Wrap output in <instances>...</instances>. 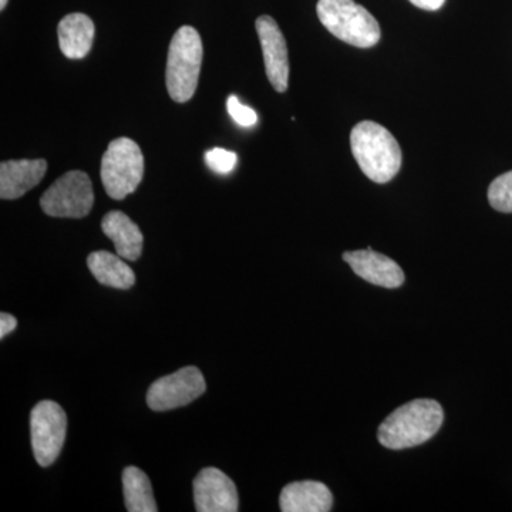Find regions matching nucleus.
Listing matches in <instances>:
<instances>
[{
  "label": "nucleus",
  "mask_w": 512,
  "mask_h": 512,
  "mask_svg": "<svg viewBox=\"0 0 512 512\" xmlns=\"http://www.w3.org/2000/svg\"><path fill=\"white\" fill-rule=\"evenodd\" d=\"M350 147L360 170L373 183H389L402 167V150L396 138L373 121H362L353 128Z\"/></svg>",
  "instance_id": "obj_1"
},
{
  "label": "nucleus",
  "mask_w": 512,
  "mask_h": 512,
  "mask_svg": "<svg viewBox=\"0 0 512 512\" xmlns=\"http://www.w3.org/2000/svg\"><path fill=\"white\" fill-rule=\"evenodd\" d=\"M443 407L434 400L419 399L394 410L379 427V441L390 450L420 446L443 424Z\"/></svg>",
  "instance_id": "obj_2"
},
{
  "label": "nucleus",
  "mask_w": 512,
  "mask_h": 512,
  "mask_svg": "<svg viewBox=\"0 0 512 512\" xmlns=\"http://www.w3.org/2000/svg\"><path fill=\"white\" fill-rule=\"evenodd\" d=\"M202 40L192 26H183L175 32L170 43L165 69L168 94L177 103H187L197 90L200 79Z\"/></svg>",
  "instance_id": "obj_3"
},
{
  "label": "nucleus",
  "mask_w": 512,
  "mask_h": 512,
  "mask_svg": "<svg viewBox=\"0 0 512 512\" xmlns=\"http://www.w3.org/2000/svg\"><path fill=\"white\" fill-rule=\"evenodd\" d=\"M316 12L320 23L350 46L367 49L382 36L375 16L353 0H319Z\"/></svg>",
  "instance_id": "obj_4"
},
{
  "label": "nucleus",
  "mask_w": 512,
  "mask_h": 512,
  "mask_svg": "<svg viewBox=\"0 0 512 512\" xmlns=\"http://www.w3.org/2000/svg\"><path fill=\"white\" fill-rule=\"evenodd\" d=\"M101 183L113 200L133 194L144 177L143 151L136 141L120 137L111 141L101 160Z\"/></svg>",
  "instance_id": "obj_5"
},
{
  "label": "nucleus",
  "mask_w": 512,
  "mask_h": 512,
  "mask_svg": "<svg viewBox=\"0 0 512 512\" xmlns=\"http://www.w3.org/2000/svg\"><path fill=\"white\" fill-rule=\"evenodd\" d=\"M94 204L92 180L83 171H69L40 198V208L49 217L84 218Z\"/></svg>",
  "instance_id": "obj_6"
},
{
  "label": "nucleus",
  "mask_w": 512,
  "mask_h": 512,
  "mask_svg": "<svg viewBox=\"0 0 512 512\" xmlns=\"http://www.w3.org/2000/svg\"><path fill=\"white\" fill-rule=\"evenodd\" d=\"M67 416L60 404L43 400L30 413L33 454L40 467H49L59 458L66 440Z\"/></svg>",
  "instance_id": "obj_7"
},
{
  "label": "nucleus",
  "mask_w": 512,
  "mask_h": 512,
  "mask_svg": "<svg viewBox=\"0 0 512 512\" xmlns=\"http://www.w3.org/2000/svg\"><path fill=\"white\" fill-rule=\"evenodd\" d=\"M205 389L207 384L201 370L195 366L183 367L151 384L147 404L154 412H168L194 402L205 393Z\"/></svg>",
  "instance_id": "obj_8"
},
{
  "label": "nucleus",
  "mask_w": 512,
  "mask_h": 512,
  "mask_svg": "<svg viewBox=\"0 0 512 512\" xmlns=\"http://www.w3.org/2000/svg\"><path fill=\"white\" fill-rule=\"evenodd\" d=\"M256 33L261 42L266 77L278 93H285L289 84L288 46L284 33L271 16L256 19Z\"/></svg>",
  "instance_id": "obj_9"
},
{
  "label": "nucleus",
  "mask_w": 512,
  "mask_h": 512,
  "mask_svg": "<svg viewBox=\"0 0 512 512\" xmlns=\"http://www.w3.org/2000/svg\"><path fill=\"white\" fill-rule=\"evenodd\" d=\"M194 501L198 512H237V487L218 468H204L194 480Z\"/></svg>",
  "instance_id": "obj_10"
},
{
  "label": "nucleus",
  "mask_w": 512,
  "mask_h": 512,
  "mask_svg": "<svg viewBox=\"0 0 512 512\" xmlns=\"http://www.w3.org/2000/svg\"><path fill=\"white\" fill-rule=\"evenodd\" d=\"M343 259L350 265L353 272L370 284L383 288H399L404 282V272L389 256L379 254L373 249L345 252Z\"/></svg>",
  "instance_id": "obj_11"
},
{
  "label": "nucleus",
  "mask_w": 512,
  "mask_h": 512,
  "mask_svg": "<svg viewBox=\"0 0 512 512\" xmlns=\"http://www.w3.org/2000/svg\"><path fill=\"white\" fill-rule=\"evenodd\" d=\"M46 160H12L0 164V198L18 200L45 177Z\"/></svg>",
  "instance_id": "obj_12"
},
{
  "label": "nucleus",
  "mask_w": 512,
  "mask_h": 512,
  "mask_svg": "<svg viewBox=\"0 0 512 512\" xmlns=\"http://www.w3.org/2000/svg\"><path fill=\"white\" fill-rule=\"evenodd\" d=\"M279 505L284 512H328L333 505V495L318 481H299L286 485Z\"/></svg>",
  "instance_id": "obj_13"
},
{
  "label": "nucleus",
  "mask_w": 512,
  "mask_h": 512,
  "mask_svg": "<svg viewBox=\"0 0 512 512\" xmlns=\"http://www.w3.org/2000/svg\"><path fill=\"white\" fill-rule=\"evenodd\" d=\"M101 229L113 241L117 255L121 258L127 261H137L140 258L144 244L143 232L124 212L111 211L104 215Z\"/></svg>",
  "instance_id": "obj_14"
},
{
  "label": "nucleus",
  "mask_w": 512,
  "mask_h": 512,
  "mask_svg": "<svg viewBox=\"0 0 512 512\" xmlns=\"http://www.w3.org/2000/svg\"><path fill=\"white\" fill-rule=\"evenodd\" d=\"M57 33L63 55L70 60H80L92 50L96 29L89 16L83 13H70L60 20Z\"/></svg>",
  "instance_id": "obj_15"
},
{
  "label": "nucleus",
  "mask_w": 512,
  "mask_h": 512,
  "mask_svg": "<svg viewBox=\"0 0 512 512\" xmlns=\"http://www.w3.org/2000/svg\"><path fill=\"white\" fill-rule=\"evenodd\" d=\"M87 265L101 285L126 291L136 284V274L120 255L109 251L92 252L87 258Z\"/></svg>",
  "instance_id": "obj_16"
},
{
  "label": "nucleus",
  "mask_w": 512,
  "mask_h": 512,
  "mask_svg": "<svg viewBox=\"0 0 512 512\" xmlns=\"http://www.w3.org/2000/svg\"><path fill=\"white\" fill-rule=\"evenodd\" d=\"M123 493L128 512L158 511L150 478L140 468L133 466L124 468Z\"/></svg>",
  "instance_id": "obj_17"
},
{
  "label": "nucleus",
  "mask_w": 512,
  "mask_h": 512,
  "mask_svg": "<svg viewBox=\"0 0 512 512\" xmlns=\"http://www.w3.org/2000/svg\"><path fill=\"white\" fill-rule=\"evenodd\" d=\"M488 201L495 211L512 212V171L495 178L488 188Z\"/></svg>",
  "instance_id": "obj_18"
},
{
  "label": "nucleus",
  "mask_w": 512,
  "mask_h": 512,
  "mask_svg": "<svg viewBox=\"0 0 512 512\" xmlns=\"http://www.w3.org/2000/svg\"><path fill=\"white\" fill-rule=\"evenodd\" d=\"M238 157L224 148H212L205 154V163L217 174H229L237 167Z\"/></svg>",
  "instance_id": "obj_19"
},
{
  "label": "nucleus",
  "mask_w": 512,
  "mask_h": 512,
  "mask_svg": "<svg viewBox=\"0 0 512 512\" xmlns=\"http://www.w3.org/2000/svg\"><path fill=\"white\" fill-rule=\"evenodd\" d=\"M227 109L229 116L232 117V120H234L238 126L254 127L255 124L258 123V114L255 113V110H252L251 107L244 106L234 94L228 97Z\"/></svg>",
  "instance_id": "obj_20"
},
{
  "label": "nucleus",
  "mask_w": 512,
  "mask_h": 512,
  "mask_svg": "<svg viewBox=\"0 0 512 512\" xmlns=\"http://www.w3.org/2000/svg\"><path fill=\"white\" fill-rule=\"evenodd\" d=\"M18 328V319L10 313H0V339H5L9 333Z\"/></svg>",
  "instance_id": "obj_21"
},
{
  "label": "nucleus",
  "mask_w": 512,
  "mask_h": 512,
  "mask_svg": "<svg viewBox=\"0 0 512 512\" xmlns=\"http://www.w3.org/2000/svg\"><path fill=\"white\" fill-rule=\"evenodd\" d=\"M444 2H446V0H410V3H413L417 8L430 10V12L443 8Z\"/></svg>",
  "instance_id": "obj_22"
},
{
  "label": "nucleus",
  "mask_w": 512,
  "mask_h": 512,
  "mask_svg": "<svg viewBox=\"0 0 512 512\" xmlns=\"http://www.w3.org/2000/svg\"><path fill=\"white\" fill-rule=\"evenodd\" d=\"M6 5H8V0H0V9H5Z\"/></svg>",
  "instance_id": "obj_23"
}]
</instances>
